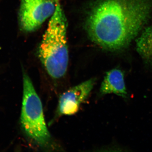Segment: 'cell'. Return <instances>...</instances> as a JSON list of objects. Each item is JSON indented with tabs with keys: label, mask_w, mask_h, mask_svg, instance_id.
Segmentation results:
<instances>
[{
	"label": "cell",
	"mask_w": 152,
	"mask_h": 152,
	"mask_svg": "<svg viewBox=\"0 0 152 152\" xmlns=\"http://www.w3.org/2000/svg\"><path fill=\"white\" fill-rule=\"evenodd\" d=\"M95 79L71 88L60 97L57 112L58 115H71L78 111L81 104L86 100L94 88Z\"/></svg>",
	"instance_id": "obj_5"
},
{
	"label": "cell",
	"mask_w": 152,
	"mask_h": 152,
	"mask_svg": "<svg viewBox=\"0 0 152 152\" xmlns=\"http://www.w3.org/2000/svg\"><path fill=\"white\" fill-rule=\"evenodd\" d=\"M50 18L39 49L38 56L48 74L58 79L65 75L69 64L67 21L60 0Z\"/></svg>",
	"instance_id": "obj_2"
},
{
	"label": "cell",
	"mask_w": 152,
	"mask_h": 152,
	"mask_svg": "<svg viewBox=\"0 0 152 152\" xmlns=\"http://www.w3.org/2000/svg\"><path fill=\"white\" fill-rule=\"evenodd\" d=\"M136 49L145 61L152 64V26L147 28L138 38Z\"/></svg>",
	"instance_id": "obj_7"
},
{
	"label": "cell",
	"mask_w": 152,
	"mask_h": 152,
	"mask_svg": "<svg viewBox=\"0 0 152 152\" xmlns=\"http://www.w3.org/2000/svg\"><path fill=\"white\" fill-rule=\"evenodd\" d=\"M20 122L26 134L41 146L48 147L51 137L44 117L42 104L30 77L23 74Z\"/></svg>",
	"instance_id": "obj_3"
},
{
	"label": "cell",
	"mask_w": 152,
	"mask_h": 152,
	"mask_svg": "<svg viewBox=\"0 0 152 152\" xmlns=\"http://www.w3.org/2000/svg\"><path fill=\"white\" fill-rule=\"evenodd\" d=\"M101 95L113 94L125 99L129 98L125 83L124 73L116 68L107 72L100 89Z\"/></svg>",
	"instance_id": "obj_6"
},
{
	"label": "cell",
	"mask_w": 152,
	"mask_h": 152,
	"mask_svg": "<svg viewBox=\"0 0 152 152\" xmlns=\"http://www.w3.org/2000/svg\"><path fill=\"white\" fill-rule=\"evenodd\" d=\"M152 0H96L86 28L93 42L116 51L127 46L150 18Z\"/></svg>",
	"instance_id": "obj_1"
},
{
	"label": "cell",
	"mask_w": 152,
	"mask_h": 152,
	"mask_svg": "<svg viewBox=\"0 0 152 152\" xmlns=\"http://www.w3.org/2000/svg\"><path fill=\"white\" fill-rule=\"evenodd\" d=\"M56 9L55 0H21L19 13L21 28L26 32L34 31L51 18Z\"/></svg>",
	"instance_id": "obj_4"
}]
</instances>
